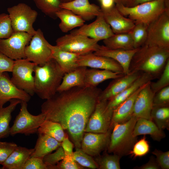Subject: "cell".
I'll use <instances>...</instances> for the list:
<instances>
[{"label":"cell","mask_w":169,"mask_h":169,"mask_svg":"<svg viewBox=\"0 0 169 169\" xmlns=\"http://www.w3.org/2000/svg\"><path fill=\"white\" fill-rule=\"evenodd\" d=\"M35 63L26 59L14 60L11 79L18 88L24 90L31 96L35 93L34 71Z\"/></svg>","instance_id":"ba28073f"},{"label":"cell","mask_w":169,"mask_h":169,"mask_svg":"<svg viewBox=\"0 0 169 169\" xmlns=\"http://www.w3.org/2000/svg\"><path fill=\"white\" fill-rule=\"evenodd\" d=\"M27 103L21 101L20 111L10 128V135L21 134L29 136L37 133L38 128L45 120L43 113L37 115L30 114L28 110Z\"/></svg>","instance_id":"52a82bcc"},{"label":"cell","mask_w":169,"mask_h":169,"mask_svg":"<svg viewBox=\"0 0 169 169\" xmlns=\"http://www.w3.org/2000/svg\"><path fill=\"white\" fill-rule=\"evenodd\" d=\"M159 79L156 82H151V89L155 94L161 89L169 86V59L167 60Z\"/></svg>","instance_id":"ab89813d"},{"label":"cell","mask_w":169,"mask_h":169,"mask_svg":"<svg viewBox=\"0 0 169 169\" xmlns=\"http://www.w3.org/2000/svg\"><path fill=\"white\" fill-rule=\"evenodd\" d=\"M49 44L41 30L38 28L25 48L26 59L37 65H44L53 59Z\"/></svg>","instance_id":"30bf717a"},{"label":"cell","mask_w":169,"mask_h":169,"mask_svg":"<svg viewBox=\"0 0 169 169\" xmlns=\"http://www.w3.org/2000/svg\"><path fill=\"white\" fill-rule=\"evenodd\" d=\"M148 26L141 23H135L134 27L129 33L135 49L140 47L145 43L147 38Z\"/></svg>","instance_id":"74e56055"},{"label":"cell","mask_w":169,"mask_h":169,"mask_svg":"<svg viewBox=\"0 0 169 169\" xmlns=\"http://www.w3.org/2000/svg\"><path fill=\"white\" fill-rule=\"evenodd\" d=\"M60 7L69 9L85 21L92 20L101 12V8L90 3L89 0H74L67 3H61Z\"/></svg>","instance_id":"44dd1931"},{"label":"cell","mask_w":169,"mask_h":169,"mask_svg":"<svg viewBox=\"0 0 169 169\" xmlns=\"http://www.w3.org/2000/svg\"><path fill=\"white\" fill-rule=\"evenodd\" d=\"M137 119L133 115L124 123L113 124L108 147L109 153L117 155L121 157L129 155L137 141V137L134 136L133 133Z\"/></svg>","instance_id":"277c9868"},{"label":"cell","mask_w":169,"mask_h":169,"mask_svg":"<svg viewBox=\"0 0 169 169\" xmlns=\"http://www.w3.org/2000/svg\"><path fill=\"white\" fill-rule=\"evenodd\" d=\"M101 9L105 19L114 34L129 33L134 27V21L123 15L115 5L109 9Z\"/></svg>","instance_id":"e0dca14e"},{"label":"cell","mask_w":169,"mask_h":169,"mask_svg":"<svg viewBox=\"0 0 169 169\" xmlns=\"http://www.w3.org/2000/svg\"><path fill=\"white\" fill-rule=\"evenodd\" d=\"M169 86L156 93L153 100V106H169Z\"/></svg>","instance_id":"f6af8a7d"},{"label":"cell","mask_w":169,"mask_h":169,"mask_svg":"<svg viewBox=\"0 0 169 169\" xmlns=\"http://www.w3.org/2000/svg\"><path fill=\"white\" fill-rule=\"evenodd\" d=\"M56 42L61 49L79 55L95 52L100 45L93 39L70 33L59 37Z\"/></svg>","instance_id":"9c48e42d"},{"label":"cell","mask_w":169,"mask_h":169,"mask_svg":"<svg viewBox=\"0 0 169 169\" xmlns=\"http://www.w3.org/2000/svg\"><path fill=\"white\" fill-rule=\"evenodd\" d=\"M34 150V148L28 149L18 146L1 164L2 166L0 169H22Z\"/></svg>","instance_id":"83f0119b"},{"label":"cell","mask_w":169,"mask_h":169,"mask_svg":"<svg viewBox=\"0 0 169 169\" xmlns=\"http://www.w3.org/2000/svg\"><path fill=\"white\" fill-rule=\"evenodd\" d=\"M137 169H159L161 168L158 163L156 158L152 156L148 161L140 167H138Z\"/></svg>","instance_id":"f907efd6"},{"label":"cell","mask_w":169,"mask_h":169,"mask_svg":"<svg viewBox=\"0 0 169 169\" xmlns=\"http://www.w3.org/2000/svg\"><path fill=\"white\" fill-rule=\"evenodd\" d=\"M14 63V60L0 52V74L4 72H12Z\"/></svg>","instance_id":"681fc988"},{"label":"cell","mask_w":169,"mask_h":169,"mask_svg":"<svg viewBox=\"0 0 169 169\" xmlns=\"http://www.w3.org/2000/svg\"><path fill=\"white\" fill-rule=\"evenodd\" d=\"M138 49L130 50L113 49L105 45H100L98 49L94 52V54L114 60L120 65L123 73L125 74L129 73V66L132 59Z\"/></svg>","instance_id":"7402d4cb"},{"label":"cell","mask_w":169,"mask_h":169,"mask_svg":"<svg viewBox=\"0 0 169 169\" xmlns=\"http://www.w3.org/2000/svg\"><path fill=\"white\" fill-rule=\"evenodd\" d=\"M77 64L79 67H88L123 73L121 66L114 60L109 57L96 55L93 53L79 55Z\"/></svg>","instance_id":"ac0fdd59"},{"label":"cell","mask_w":169,"mask_h":169,"mask_svg":"<svg viewBox=\"0 0 169 169\" xmlns=\"http://www.w3.org/2000/svg\"><path fill=\"white\" fill-rule=\"evenodd\" d=\"M144 44L169 49V13L165 12L148 26Z\"/></svg>","instance_id":"7c38bea8"},{"label":"cell","mask_w":169,"mask_h":169,"mask_svg":"<svg viewBox=\"0 0 169 169\" xmlns=\"http://www.w3.org/2000/svg\"><path fill=\"white\" fill-rule=\"evenodd\" d=\"M53 153H50L43 158L48 169H54L55 165L62 161L64 156V151L61 145Z\"/></svg>","instance_id":"7bdbcfd3"},{"label":"cell","mask_w":169,"mask_h":169,"mask_svg":"<svg viewBox=\"0 0 169 169\" xmlns=\"http://www.w3.org/2000/svg\"><path fill=\"white\" fill-rule=\"evenodd\" d=\"M94 159L100 169H120V159L119 155L113 154L105 153L101 156H97Z\"/></svg>","instance_id":"d590c367"},{"label":"cell","mask_w":169,"mask_h":169,"mask_svg":"<svg viewBox=\"0 0 169 169\" xmlns=\"http://www.w3.org/2000/svg\"><path fill=\"white\" fill-rule=\"evenodd\" d=\"M14 32H23L33 36L36 31L33 27L38 13L29 6L23 3L8 8Z\"/></svg>","instance_id":"8992f818"},{"label":"cell","mask_w":169,"mask_h":169,"mask_svg":"<svg viewBox=\"0 0 169 169\" xmlns=\"http://www.w3.org/2000/svg\"><path fill=\"white\" fill-rule=\"evenodd\" d=\"M151 81L148 82L141 90L135 99L133 115L137 118H143L152 120L151 115L153 106V100L155 94L151 89L150 85Z\"/></svg>","instance_id":"d6986e66"},{"label":"cell","mask_w":169,"mask_h":169,"mask_svg":"<svg viewBox=\"0 0 169 169\" xmlns=\"http://www.w3.org/2000/svg\"><path fill=\"white\" fill-rule=\"evenodd\" d=\"M13 32L8 14H0V39L9 38Z\"/></svg>","instance_id":"b9f144b4"},{"label":"cell","mask_w":169,"mask_h":169,"mask_svg":"<svg viewBox=\"0 0 169 169\" xmlns=\"http://www.w3.org/2000/svg\"><path fill=\"white\" fill-rule=\"evenodd\" d=\"M64 130L59 123L45 120L38 128V133L50 136L61 142L65 137Z\"/></svg>","instance_id":"836d02e7"},{"label":"cell","mask_w":169,"mask_h":169,"mask_svg":"<svg viewBox=\"0 0 169 169\" xmlns=\"http://www.w3.org/2000/svg\"><path fill=\"white\" fill-rule=\"evenodd\" d=\"M111 129L105 133H84L81 144V150L91 156H99L101 151L108 148Z\"/></svg>","instance_id":"9a60e30c"},{"label":"cell","mask_w":169,"mask_h":169,"mask_svg":"<svg viewBox=\"0 0 169 169\" xmlns=\"http://www.w3.org/2000/svg\"><path fill=\"white\" fill-rule=\"evenodd\" d=\"M133 134L135 137L149 135L154 140L157 141L166 136L163 131L160 129L152 120L141 118H137Z\"/></svg>","instance_id":"484cf974"},{"label":"cell","mask_w":169,"mask_h":169,"mask_svg":"<svg viewBox=\"0 0 169 169\" xmlns=\"http://www.w3.org/2000/svg\"><path fill=\"white\" fill-rule=\"evenodd\" d=\"M165 4L166 11L169 12V0H165Z\"/></svg>","instance_id":"11a10c76"},{"label":"cell","mask_w":169,"mask_h":169,"mask_svg":"<svg viewBox=\"0 0 169 169\" xmlns=\"http://www.w3.org/2000/svg\"><path fill=\"white\" fill-rule=\"evenodd\" d=\"M154 79L150 74L142 73L131 85L122 92L108 100V106L114 109L141 86Z\"/></svg>","instance_id":"4316f807"},{"label":"cell","mask_w":169,"mask_h":169,"mask_svg":"<svg viewBox=\"0 0 169 169\" xmlns=\"http://www.w3.org/2000/svg\"><path fill=\"white\" fill-rule=\"evenodd\" d=\"M18 146L14 143L0 141V164H2Z\"/></svg>","instance_id":"bcb514c9"},{"label":"cell","mask_w":169,"mask_h":169,"mask_svg":"<svg viewBox=\"0 0 169 169\" xmlns=\"http://www.w3.org/2000/svg\"><path fill=\"white\" fill-rule=\"evenodd\" d=\"M100 2L101 8L102 9H109L115 5L114 0H102Z\"/></svg>","instance_id":"db71d44e"},{"label":"cell","mask_w":169,"mask_h":169,"mask_svg":"<svg viewBox=\"0 0 169 169\" xmlns=\"http://www.w3.org/2000/svg\"><path fill=\"white\" fill-rule=\"evenodd\" d=\"M102 90L97 87H76L58 92L41 105L45 120L59 123L67 130L76 148H80L87 121Z\"/></svg>","instance_id":"6da1fadb"},{"label":"cell","mask_w":169,"mask_h":169,"mask_svg":"<svg viewBox=\"0 0 169 169\" xmlns=\"http://www.w3.org/2000/svg\"><path fill=\"white\" fill-rule=\"evenodd\" d=\"M21 101L19 100L13 99L7 107H0V140L10 135L9 123L12 119V113Z\"/></svg>","instance_id":"1f68e13d"},{"label":"cell","mask_w":169,"mask_h":169,"mask_svg":"<svg viewBox=\"0 0 169 169\" xmlns=\"http://www.w3.org/2000/svg\"><path fill=\"white\" fill-rule=\"evenodd\" d=\"M169 59V49L143 44L133 56L129 73H145L158 78Z\"/></svg>","instance_id":"7a4b0ae2"},{"label":"cell","mask_w":169,"mask_h":169,"mask_svg":"<svg viewBox=\"0 0 169 169\" xmlns=\"http://www.w3.org/2000/svg\"><path fill=\"white\" fill-rule=\"evenodd\" d=\"M36 6L42 12L53 18L57 17L56 13L61 8L59 0H33Z\"/></svg>","instance_id":"8d00e7d4"},{"label":"cell","mask_w":169,"mask_h":169,"mask_svg":"<svg viewBox=\"0 0 169 169\" xmlns=\"http://www.w3.org/2000/svg\"><path fill=\"white\" fill-rule=\"evenodd\" d=\"M115 5L123 15L127 16L135 23H141L148 26L165 12H167L165 0H155L131 7L120 3H115Z\"/></svg>","instance_id":"5b68a950"},{"label":"cell","mask_w":169,"mask_h":169,"mask_svg":"<svg viewBox=\"0 0 169 169\" xmlns=\"http://www.w3.org/2000/svg\"><path fill=\"white\" fill-rule=\"evenodd\" d=\"M74 160L83 166L93 169L98 168V166L92 156L86 154L79 148H76L73 152Z\"/></svg>","instance_id":"f35d334b"},{"label":"cell","mask_w":169,"mask_h":169,"mask_svg":"<svg viewBox=\"0 0 169 169\" xmlns=\"http://www.w3.org/2000/svg\"><path fill=\"white\" fill-rule=\"evenodd\" d=\"M52 58L65 73L71 72L79 66L77 61L79 55L64 50L58 46L49 44Z\"/></svg>","instance_id":"cb8c5ba5"},{"label":"cell","mask_w":169,"mask_h":169,"mask_svg":"<svg viewBox=\"0 0 169 169\" xmlns=\"http://www.w3.org/2000/svg\"><path fill=\"white\" fill-rule=\"evenodd\" d=\"M64 151V156L62 161L55 166L54 169H82L74 160L73 152Z\"/></svg>","instance_id":"ee69618b"},{"label":"cell","mask_w":169,"mask_h":169,"mask_svg":"<svg viewBox=\"0 0 169 169\" xmlns=\"http://www.w3.org/2000/svg\"><path fill=\"white\" fill-rule=\"evenodd\" d=\"M87 69L85 67L79 66L71 72L65 73L57 92L66 91L74 87H84Z\"/></svg>","instance_id":"f1b7e54d"},{"label":"cell","mask_w":169,"mask_h":169,"mask_svg":"<svg viewBox=\"0 0 169 169\" xmlns=\"http://www.w3.org/2000/svg\"><path fill=\"white\" fill-rule=\"evenodd\" d=\"M100 1H101L102 0H99Z\"/></svg>","instance_id":"680465c9"},{"label":"cell","mask_w":169,"mask_h":169,"mask_svg":"<svg viewBox=\"0 0 169 169\" xmlns=\"http://www.w3.org/2000/svg\"><path fill=\"white\" fill-rule=\"evenodd\" d=\"M129 0H114L115 3H120L122 4H124Z\"/></svg>","instance_id":"9f6ffc18"},{"label":"cell","mask_w":169,"mask_h":169,"mask_svg":"<svg viewBox=\"0 0 169 169\" xmlns=\"http://www.w3.org/2000/svg\"><path fill=\"white\" fill-rule=\"evenodd\" d=\"M152 153L156 156V159L161 168L169 169V151L165 152L155 149Z\"/></svg>","instance_id":"7dc6e473"},{"label":"cell","mask_w":169,"mask_h":169,"mask_svg":"<svg viewBox=\"0 0 169 169\" xmlns=\"http://www.w3.org/2000/svg\"><path fill=\"white\" fill-rule=\"evenodd\" d=\"M70 33L85 36L98 42L114 34L105 19L102 12L96 17L94 21L89 24H84L79 28L72 31Z\"/></svg>","instance_id":"5bb4252c"},{"label":"cell","mask_w":169,"mask_h":169,"mask_svg":"<svg viewBox=\"0 0 169 169\" xmlns=\"http://www.w3.org/2000/svg\"><path fill=\"white\" fill-rule=\"evenodd\" d=\"M105 46L113 49L130 50L135 49L129 33L114 34L103 40Z\"/></svg>","instance_id":"d6a6232c"},{"label":"cell","mask_w":169,"mask_h":169,"mask_svg":"<svg viewBox=\"0 0 169 169\" xmlns=\"http://www.w3.org/2000/svg\"><path fill=\"white\" fill-rule=\"evenodd\" d=\"M61 146L64 151L73 152V145L68 137L64 138L61 142Z\"/></svg>","instance_id":"816d5d0a"},{"label":"cell","mask_w":169,"mask_h":169,"mask_svg":"<svg viewBox=\"0 0 169 169\" xmlns=\"http://www.w3.org/2000/svg\"><path fill=\"white\" fill-rule=\"evenodd\" d=\"M123 72L92 68L86 69L84 82V87H95L104 81L116 79L123 76Z\"/></svg>","instance_id":"d4e9b609"},{"label":"cell","mask_w":169,"mask_h":169,"mask_svg":"<svg viewBox=\"0 0 169 169\" xmlns=\"http://www.w3.org/2000/svg\"><path fill=\"white\" fill-rule=\"evenodd\" d=\"M61 3H67L71 2L74 0H59Z\"/></svg>","instance_id":"6f0895ef"},{"label":"cell","mask_w":169,"mask_h":169,"mask_svg":"<svg viewBox=\"0 0 169 169\" xmlns=\"http://www.w3.org/2000/svg\"><path fill=\"white\" fill-rule=\"evenodd\" d=\"M148 82L140 87L114 109L111 125V128L115 123H124L131 118L133 115L134 105L136 97Z\"/></svg>","instance_id":"603a6c76"},{"label":"cell","mask_w":169,"mask_h":169,"mask_svg":"<svg viewBox=\"0 0 169 169\" xmlns=\"http://www.w3.org/2000/svg\"><path fill=\"white\" fill-rule=\"evenodd\" d=\"M47 166L43 159L38 157H30L27 160L22 169H47Z\"/></svg>","instance_id":"c3c4849f"},{"label":"cell","mask_w":169,"mask_h":169,"mask_svg":"<svg viewBox=\"0 0 169 169\" xmlns=\"http://www.w3.org/2000/svg\"><path fill=\"white\" fill-rule=\"evenodd\" d=\"M35 93L41 99L48 100L57 92L65 73L54 59L34 68Z\"/></svg>","instance_id":"3957f363"},{"label":"cell","mask_w":169,"mask_h":169,"mask_svg":"<svg viewBox=\"0 0 169 169\" xmlns=\"http://www.w3.org/2000/svg\"><path fill=\"white\" fill-rule=\"evenodd\" d=\"M56 15L60 20L59 27L64 33H67L75 28L80 27L85 22L80 16L68 9L61 8L56 13Z\"/></svg>","instance_id":"4dcf8cb0"},{"label":"cell","mask_w":169,"mask_h":169,"mask_svg":"<svg viewBox=\"0 0 169 169\" xmlns=\"http://www.w3.org/2000/svg\"><path fill=\"white\" fill-rule=\"evenodd\" d=\"M30 98L28 94L14 84L6 72L0 74V107L13 99L28 102Z\"/></svg>","instance_id":"2e32d148"},{"label":"cell","mask_w":169,"mask_h":169,"mask_svg":"<svg viewBox=\"0 0 169 169\" xmlns=\"http://www.w3.org/2000/svg\"><path fill=\"white\" fill-rule=\"evenodd\" d=\"M151 115L152 120L160 129H169V106H153Z\"/></svg>","instance_id":"e575fe53"},{"label":"cell","mask_w":169,"mask_h":169,"mask_svg":"<svg viewBox=\"0 0 169 169\" xmlns=\"http://www.w3.org/2000/svg\"><path fill=\"white\" fill-rule=\"evenodd\" d=\"M154 0H129L123 4L127 7H131Z\"/></svg>","instance_id":"f5cc1de1"},{"label":"cell","mask_w":169,"mask_h":169,"mask_svg":"<svg viewBox=\"0 0 169 169\" xmlns=\"http://www.w3.org/2000/svg\"><path fill=\"white\" fill-rule=\"evenodd\" d=\"M61 145V142L47 135L38 134L34 150L30 157L43 158L47 155L56 150Z\"/></svg>","instance_id":"f546056e"},{"label":"cell","mask_w":169,"mask_h":169,"mask_svg":"<svg viewBox=\"0 0 169 169\" xmlns=\"http://www.w3.org/2000/svg\"><path fill=\"white\" fill-rule=\"evenodd\" d=\"M149 151V145L144 136L135 143L129 155H131L134 158L141 157L146 155Z\"/></svg>","instance_id":"60d3db41"},{"label":"cell","mask_w":169,"mask_h":169,"mask_svg":"<svg viewBox=\"0 0 169 169\" xmlns=\"http://www.w3.org/2000/svg\"><path fill=\"white\" fill-rule=\"evenodd\" d=\"M107 100L98 101L89 118L84 132L105 133L110 129L113 109L107 105Z\"/></svg>","instance_id":"8fae6325"},{"label":"cell","mask_w":169,"mask_h":169,"mask_svg":"<svg viewBox=\"0 0 169 169\" xmlns=\"http://www.w3.org/2000/svg\"><path fill=\"white\" fill-rule=\"evenodd\" d=\"M32 36L23 32H14L9 38L0 39V52L16 60L26 59L25 49Z\"/></svg>","instance_id":"4fadbf2b"},{"label":"cell","mask_w":169,"mask_h":169,"mask_svg":"<svg viewBox=\"0 0 169 169\" xmlns=\"http://www.w3.org/2000/svg\"><path fill=\"white\" fill-rule=\"evenodd\" d=\"M142 72L130 73L113 79L100 94L98 101L108 100L120 93L133 83Z\"/></svg>","instance_id":"ffe728a7"}]
</instances>
